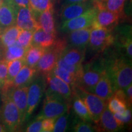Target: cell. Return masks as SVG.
Segmentation results:
<instances>
[{
    "label": "cell",
    "instance_id": "1",
    "mask_svg": "<svg viewBox=\"0 0 132 132\" xmlns=\"http://www.w3.org/2000/svg\"><path fill=\"white\" fill-rule=\"evenodd\" d=\"M106 70L111 79L114 91L123 90L132 82L131 59L125 56L105 58Z\"/></svg>",
    "mask_w": 132,
    "mask_h": 132
},
{
    "label": "cell",
    "instance_id": "2",
    "mask_svg": "<svg viewBox=\"0 0 132 132\" xmlns=\"http://www.w3.org/2000/svg\"><path fill=\"white\" fill-rule=\"evenodd\" d=\"M106 71L105 57L94 58L85 65H82V73L77 86L92 92L95 85Z\"/></svg>",
    "mask_w": 132,
    "mask_h": 132
},
{
    "label": "cell",
    "instance_id": "3",
    "mask_svg": "<svg viewBox=\"0 0 132 132\" xmlns=\"http://www.w3.org/2000/svg\"><path fill=\"white\" fill-rule=\"evenodd\" d=\"M45 98L42 109L37 116L42 119H56L70 109V102L50 90L45 89Z\"/></svg>",
    "mask_w": 132,
    "mask_h": 132
},
{
    "label": "cell",
    "instance_id": "4",
    "mask_svg": "<svg viewBox=\"0 0 132 132\" xmlns=\"http://www.w3.org/2000/svg\"><path fill=\"white\" fill-rule=\"evenodd\" d=\"M67 46L65 39H56L52 47L45 48L35 69L37 72L45 76L50 73L56 65L61 53Z\"/></svg>",
    "mask_w": 132,
    "mask_h": 132
},
{
    "label": "cell",
    "instance_id": "5",
    "mask_svg": "<svg viewBox=\"0 0 132 132\" xmlns=\"http://www.w3.org/2000/svg\"><path fill=\"white\" fill-rule=\"evenodd\" d=\"M0 119L8 131H17L22 125L19 109L12 100L4 94H3V102L0 109Z\"/></svg>",
    "mask_w": 132,
    "mask_h": 132
},
{
    "label": "cell",
    "instance_id": "6",
    "mask_svg": "<svg viewBox=\"0 0 132 132\" xmlns=\"http://www.w3.org/2000/svg\"><path fill=\"white\" fill-rule=\"evenodd\" d=\"M72 90L77 94L85 103L89 112L92 121L95 124L98 123L102 113L107 107L108 102L94 94L86 91L78 86H75Z\"/></svg>",
    "mask_w": 132,
    "mask_h": 132
},
{
    "label": "cell",
    "instance_id": "7",
    "mask_svg": "<svg viewBox=\"0 0 132 132\" xmlns=\"http://www.w3.org/2000/svg\"><path fill=\"white\" fill-rule=\"evenodd\" d=\"M114 40L113 30L95 28L90 31L88 45L93 52H103L114 45Z\"/></svg>",
    "mask_w": 132,
    "mask_h": 132
},
{
    "label": "cell",
    "instance_id": "8",
    "mask_svg": "<svg viewBox=\"0 0 132 132\" xmlns=\"http://www.w3.org/2000/svg\"><path fill=\"white\" fill-rule=\"evenodd\" d=\"M46 88L45 77L42 74L36 77L28 86L27 92V119L40 103Z\"/></svg>",
    "mask_w": 132,
    "mask_h": 132
},
{
    "label": "cell",
    "instance_id": "9",
    "mask_svg": "<svg viewBox=\"0 0 132 132\" xmlns=\"http://www.w3.org/2000/svg\"><path fill=\"white\" fill-rule=\"evenodd\" d=\"M97 12V9L93 6L81 15L61 23L60 30L62 32L69 33L75 30L92 27Z\"/></svg>",
    "mask_w": 132,
    "mask_h": 132
},
{
    "label": "cell",
    "instance_id": "10",
    "mask_svg": "<svg viewBox=\"0 0 132 132\" xmlns=\"http://www.w3.org/2000/svg\"><path fill=\"white\" fill-rule=\"evenodd\" d=\"M28 88V86L10 87L1 91L3 94L6 95L12 100L19 109L22 123L27 119Z\"/></svg>",
    "mask_w": 132,
    "mask_h": 132
},
{
    "label": "cell",
    "instance_id": "11",
    "mask_svg": "<svg viewBox=\"0 0 132 132\" xmlns=\"http://www.w3.org/2000/svg\"><path fill=\"white\" fill-rule=\"evenodd\" d=\"M19 6L12 0H3L0 5V28L4 29L15 25Z\"/></svg>",
    "mask_w": 132,
    "mask_h": 132
},
{
    "label": "cell",
    "instance_id": "12",
    "mask_svg": "<svg viewBox=\"0 0 132 132\" xmlns=\"http://www.w3.org/2000/svg\"><path fill=\"white\" fill-rule=\"evenodd\" d=\"M122 19H123L122 16L116 13L106 9H97L96 16L92 28H102L113 30Z\"/></svg>",
    "mask_w": 132,
    "mask_h": 132
},
{
    "label": "cell",
    "instance_id": "13",
    "mask_svg": "<svg viewBox=\"0 0 132 132\" xmlns=\"http://www.w3.org/2000/svg\"><path fill=\"white\" fill-rule=\"evenodd\" d=\"M47 89L64 97L70 102L73 95V90L68 84L53 74L52 72L45 76Z\"/></svg>",
    "mask_w": 132,
    "mask_h": 132
},
{
    "label": "cell",
    "instance_id": "14",
    "mask_svg": "<svg viewBox=\"0 0 132 132\" xmlns=\"http://www.w3.org/2000/svg\"><path fill=\"white\" fill-rule=\"evenodd\" d=\"M93 6L94 4L92 0L62 6L60 12L61 22H64L69 20L77 17L84 14Z\"/></svg>",
    "mask_w": 132,
    "mask_h": 132
},
{
    "label": "cell",
    "instance_id": "15",
    "mask_svg": "<svg viewBox=\"0 0 132 132\" xmlns=\"http://www.w3.org/2000/svg\"><path fill=\"white\" fill-rule=\"evenodd\" d=\"M15 25L20 29L33 31L40 28L29 7H19Z\"/></svg>",
    "mask_w": 132,
    "mask_h": 132
},
{
    "label": "cell",
    "instance_id": "16",
    "mask_svg": "<svg viewBox=\"0 0 132 132\" xmlns=\"http://www.w3.org/2000/svg\"><path fill=\"white\" fill-rule=\"evenodd\" d=\"M92 28V27L86 28L69 32L65 39L67 46L81 50H86Z\"/></svg>",
    "mask_w": 132,
    "mask_h": 132
},
{
    "label": "cell",
    "instance_id": "17",
    "mask_svg": "<svg viewBox=\"0 0 132 132\" xmlns=\"http://www.w3.org/2000/svg\"><path fill=\"white\" fill-rule=\"evenodd\" d=\"M97 131L114 132L119 131L122 127L116 121L113 113L106 108L100 116L98 123L95 124Z\"/></svg>",
    "mask_w": 132,
    "mask_h": 132
},
{
    "label": "cell",
    "instance_id": "18",
    "mask_svg": "<svg viewBox=\"0 0 132 132\" xmlns=\"http://www.w3.org/2000/svg\"><path fill=\"white\" fill-rule=\"evenodd\" d=\"M114 92L111 79L106 71L95 85L92 93L108 102L110 97L113 95Z\"/></svg>",
    "mask_w": 132,
    "mask_h": 132
},
{
    "label": "cell",
    "instance_id": "19",
    "mask_svg": "<svg viewBox=\"0 0 132 132\" xmlns=\"http://www.w3.org/2000/svg\"><path fill=\"white\" fill-rule=\"evenodd\" d=\"M86 50H81L67 46L61 52L59 57L68 65H81L85 59Z\"/></svg>",
    "mask_w": 132,
    "mask_h": 132
},
{
    "label": "cell",
    "instance_id": "20",
    "mask_svg": "<svg viewBox=\"0 0 132 132\" xmlns=\"http://www.w3.org/2000/svg\"><path fill=\"white\" fill-rule=\"evenodd\" d=\"M37 72V70L35 68H32L26 64H24L16 77L14 78V80L12 81L10 87H18L28 86L36 77Z\"/></svg>",
    "mask_w": 132,
    "mask_h": 132
},
{
    "label": "cell",
    "instance_id": "21",
    "mask_svg": "<svg viewBox=\"0 0 132 132\" xmlns=\"http://www.w3.org/2000/svg\"><path fill=\"white\" fill-rule=\"evenodd\" d=\"M39 26L47 32L55 33V21L53 6H51L34 16Z\"/></svg>",
    "mask_w": 132,
    "mask_h": 132
},
{
    "label": "cell",
    "instance_id": "22",
    "mask_svg": "<svg viewBox=\"0 0 132 132\" xmlns=\"http://www.w3.org/2000/svg\"><path fill=\"white\" fill-rule=\"evenodd\" d=\"M107 108L113 114L122 113L127 108H130L123 90L118 89L114 92L113 95L108 100Z\"/></svg>",
    "mask_w": 132,
    "mask_h": 132
},
{
    "label": "cell",
    "instance_id": "23",
    "mask_svg": "<svg viewBox=\"0 0 132 132\" xmlns=\"http://www.w3.org/2000/svg\"><path fill=\"white\" fill-rule=\"evenodd\" d=\"M56 39L55 33L47 32L39 28L33 32L31 45L39 46L45 49L52 47Z\"/></svg>",
    "mask_w": 132,
    "mask_h": 132
},
{
    "label": "cell",
    "instance_id": "24",
    "mask_svg": "<svg viewBox=\"0 0 132 132\" xmlns=\"http://www.w3.org/2000/svg\"><path fill=\"white\" fill-rule=\"evenodd\" d=\"M70 102H72V106L74 113L81 120L89 122L92 121L89 112L85 103L82 99L74 92H73V95Z\"/></svg>",
    "mask_w": 132,
    "mask_h": 132
},
{
    "label": "cell",
    "instance_id": "25",
    "mask_svg": "<svg viewBox=\"0 0 132 132\" xmlns=\"http://www.w3.org/2000/svg\"><path fill=\"white\" fill-rule=\"evenodd\" d=\"M125 1L126 0H103L100 2L93 3V4L97 9H106L119 14L124 19L125 14L123 10Z\"/></svg>",
    "mask_w": 132,
    "mask_h": 132
},
{
    "label": "cell",
    "instance_id": "26",
    "mask_svg": "<svg viewBox=\"0 0 132 132\" xmlns=\"http://www.w3.org/2000/svg\"><path fill=\"white\" fill-rule=\"evenodd\" d=\"M20 30L16 25L4 29L0 34V47L3 50L14 44L17 40Z\"/></svg>",
    "mask_w": 132,
    "mask_h": 132
},
{
    "label": "cell",
    "instance_id": "27",
    "mask_svg": "<svg viewBox=\"0 0 132 132\" xmlns=\"http://www.w3.org/2000/svg\"><path fill=\"white\" fill-rule=\"evenodd\" d=\"M26 50L16 41L12 45L3 50L4 60L9 62L14 59L24 58Z\"/></svg>",
    "mask_w": 132,
    "mask_h": 132
},
{
    "label": "cell",
    "instance_id": "28",
    "mask_svg": "<svg viewBox=\"0 0 132 132\" xmlns=\"http://www.w3.org/2000/svg\"><path fill=\"white\" fill-rule=\"evenodd\" d=\"M45 48L31 45L26 51L24 56V64L32 68H35L38 61L45 52Z\"/></svg>",
    "mask_w": 132,
    "mask_h": 132
},
{
    "label": "cell",
    "instance_id": "29",
    "mask_svg": "<svg viewBox=\"0 0 132 132\" xmlns=\"http://www.w3.org/2000/svg\"><path fill=\"white\" fill-rule=\"evenodd\" d=\"M24 64V58L17 59L7 62V74L4 87L2 90L10 87L12 81ZM2 91V90H1Z\"/></svg>",
    "mask_w": 132,
    "mask_h": 132
},
{
    "label": "cell",
    "instance_id": "30",
    "mask_svg": "<svg viewBox=\"0 0 132 132\" xmlns=\"http://www.w3.org/2000/svg\"><path fill=\"white\" fill-rule=\"evenodd\" d=\"M51 72L55 76L58 77V78L63 80L64 81H65L66 83L68 84L72 90H73L74 87L77 86V77L73 73H70L69 71L66 70L65 69L56 65Z\"/></svg>",
    "mask_w": 132,
    "mask_h": 132
},
{
    "label": "cell",
    "instance_id": "31",
    "mask_svg": "<svg viewBox=\"0 0 132 132\" xmlns=\"http://www.w3.org/2000/svg\"><path fill=\"white\" fill-rule=\"evenodd\" d=\"M70 113L69 110L56 119L53 131L64 132L68 129L70 123Z\"/></svg>",
    "mask_w": 132,
    "mask_h": 132
},
{
    "label": "cell",
    "instance_id": "32",
    "mask_svg": "<svg viewBox=\"0 0 132 132\" xmlns=\"http://www.w3.org/2000/svg\"><path fill=\"white\" fill-rule=\"evenodd\" d=\"M51 6H53V0H29V7L34 16Z\"/></svg>",
    "mask_w": 132,
    "mask_h": 132
},
{
    "label": "cell",
    "instance_id": "33",
    "mask_svg": "<svg viewBox=\"0 0 132 132\" xmlns=\"http://www.w3.org/2000/svg\"><path fill=\"white\" fill-rule=\"evenodd\" d=\"M56 65L59 66V67H62L64 69H65L66 70L69 71L70 73H73L74 75L77 77V82L79 79H80L81 75L82 73V64L79 65H68L64 62V61L61 57H59L57 59V62H56Z\"/></svg>",
    "mask_w": 132,
    "mask_h": 132
},
{
    "label": "cell",
    "instance_id": "34",
    "mask_svg": "<svg viewBox=\"0 0 132 132\" xmlns=\"http://www.w3.org/2000/svg\"><path fill=\"white\" fill-rule=\"evenodd\" d=\"M33 32V31L21 29L16 41L26 49L28 48L32 44Z\"/></svg>",
    "mask_w": 132,
    "mask_h": 132
},
{
    "label": "cell",
    "instance_id": "35",
    "mask_svg": "<svg viewBox=\"0 0 132 132\" xmlns=\"http://www.w3.org/2000/svg\"><path fill=\"white\" fill-rule=\"evenodd\" d=\"M114 116L122 127L125 125L130 124L131 121V108H127L122 113H117L113 114Z\"/></svg>",
    "mask_w": 132,
    "mask_h": 132
},
{
    "label": "cell",
    "instance_id": "36",
    "mask_svg": "<svg viewBox=\"0 0 132 132\" xmlns=\"http://www.w3.org/2000/svg\"><path fill=\"white\" fill-rule=\"evenodd\" d=\"M73 130L76 132H94L97 131L96 127L92 125L90 122L86 121H79L75 123Z\"/></svg>",
    "mask_w": 132,
    "mask_h": 132
},
{
    "label": "cell",
    "instance_id": "37",
    "mask_svg": "<svg viewBox=\"0 0 132 132\" xmlns=\"http://www.w3.org/2000/svg\"><path fill=\"white\" fill-rule=\"evenodd\" d=\"M42 119L36 117L35 119L28 125L24 131L27 132H40L42 131Z\"/></svg>",
    "mask_w": 132,
    "mask_h": 132
},
{
    "label": "cell",
    "instance_id": "38",
    "mask_svg": "<svg viewBox=\"0 0 132 132\" xmlns=\"http://www.w3.org/2000/svg\"><path fill=\"white\" fill-rule=\"evenodd\" d=\"M55 119H54L47 118L42 119V131L44 132H51L53 131L54 128V124Z\"/></svg>",
    "mask_w": 132,
    "mask_h": 132
},
{
    "label": "cell",
    "instance_id": "39",
    "mask_svg": "<svg viewBox=\"0 0 132 132\" xmlns=\"http://www.w3.org/2000/svg\"><path fill=\"white\" fill-rule=\"evenodd\" d=\"M7 74V62H0V80L5 82Z\"/></svg>",
    "mask_w": 132,
    "mask_h": 132
},
{
    "label": "cell",
    "instance_id": "40",
    "mask_svg": "<svg viewBox=\"0 0 132 132\" xmlns=\"http://www.w3.org/2000/svg\"><path fill=\"white\" fill-rule=\"evenodd\" d=\"M124 94L126 98L128 106L130 108L131 107V103H132V85L131 84L130 85L128 86H127L126 88H125L123 90Z\"/></svg>",
    "mask_w": 132,
    "mask_h": 132
},
{
    "label": "cell",
    "instance_id": "41",
    "mask_svg": "<svg viewBox=\"0 0 132 132\" xmlns=\"http://www.w3.org/2000/svg\"><path fill=\"white\" fill-rule=\"evenodd\" d=\"M19 7H29V0H12Z\"/></svg>",
    "mask_w": 132,
    "mask_h": 132
},
{
    "label": "cell",
    "instance_id": "42",
    "mask_svg": "<svg viewBox=\"0 0 132 132\" xmlns=\"http://www.w3.org/2000/svg\"><path fill=\"white\" fill-rule=\"evenodd\" d=\"M87 0H61L62 6L64 5L72 4V3H82L86 1Z\"/></svg>",
    "mask_w": 132,
    "mask_h": 132
},
{
    "label": "cell",
    "instance_id": "43",
    "mask_svg": "<svg viewBox=\"0 0 132 132\" xmlns=\"http://www.w3.org/2000/svg\"><path fill=\"white\" fill-rule=\"evenodd\" d=\"M8 131L7 128L4 126V125L0 121V132H5Z\"/></svg>",
    "mask_w": 132,
    "mask_h": 132
},
{
    "label": "cell",
    "instance_id": "44",
    "mask_svg": "<svg viewBox=\"0 0 132 132\" xmlns=\"http://www.w3.org/2000/svg\"><path fill=\"white\" fill-rule=\"evenodd\" d=\"M3 61H4V57H3V49L0 47V62Z\"/></svg>",
    "mask_w": 132,
    "mask_h": 132
},
{
    "label": "cell",
    "instance_id": "45",
    "mask_svg": "<svg viewBox=\"0 0 132 132\" xmlns=\"http://www.w3.org/2000/svg\"><path fill=\"white\" fill-rule=\"evenodd\" d=\"M4 84H5L4 81H3L0 80V90H1V91L2 90L3 87H4Z\"/></svg>",
    "mask_w": 132,
    "mask_h": 132
},
{
    "label": "cell",
    "instance_id": "46",
    "mask_svg": "<svg viewBox=\"0 0 132 132\" xmlns=\"http://www.w3.org/2000/svg\"><path fill=\"white\" fill-rule=\"evenodd\" d=\"M2 102H3V94H2V92L0 90V109H1V105H2Z\"/></svg>",
    "mask_w": 132,
    "mask_h": 132
},
{
    "label": "cell",
    "instance_id": "47",
    "mask_svg": "<svg viewBox=\"0 0 132 132\" xmlns=\"http://www.w3.org/2000/svg\"><path fill=\"white\" fill-rule=\"evenodd\" d=\"M92 3H98V2H100V1H103V0H92Z\"/></svg>",
    "mask_w": 132,
    "mask_h": 132
},
{
    "label": "cell",
    "instance_id": "48",
    "mask_svg": "<svg viewBox=\"0 0 132 132\" xmlns=\"http://www.w3.org/2000/svg\"><path fill=\"white\" fill-rule=\"evenodd\" d=\"M3 1V0H0V5H1V4H2Z\"/></svg>",
    "mask_w": 132,
    "mask_h": 132
},
{
    "label": "cell",
    "instance_id": "49",
    "mask_svg": "<svg viewBox=\"0 0 132 132\" xmlns=\"http://www.w3.org/2000/svg\"><path fill=\"white\" fill-rule=\"evenodd\" d=\"M2 31H3V30H2V29H1V28H0V34H1V32H2Z\"/></svg>",
    "mask_w": 132,
    "mask_h": 132
},
{
    "label": "cell",
    "instance_id": "50",
    "mask_svg": "<svg viewBox=\"0 0 132 132\" xmlns=\"http://www.w3.org/2000/svg\"><path fill=\"white\" fill-rule=\"evenodd\" d=\"M59 1H60V0H59Z\"/></svg>",
    "mask_w": 132,
    "mask_h": 132
}]
</instances>
